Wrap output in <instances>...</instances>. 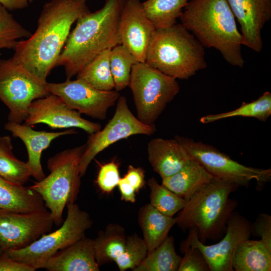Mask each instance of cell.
<instances>
[{
	"label": "cell",
	"mask_w": 271,
	"mask_h": 271,
	"mask_svg": "<svg viewBox=\"0 0 271 271\" xmlns=\"http://www.w3.org/2000/svg\"><path fill=\"white\" fill-rule=\"evenodd\" d=\"M87 0H50L43 5L33 34L19 41L12 57L41 80L56 66L72 25L91 12Z\"/></svg>",
	"instance_id": "6da1fadb"
},
{
	"label": "cell",
	"mask_w": 271,
	"mask_h": 271,
	"mask_svg": "<svg viewBox=\"0 0 271 271\" xmlns=\"http://www.w3.org/2000/svg\"><path fill=\"white\" fill-rule=\"evenodd\" d=\"M126 0H105L100 10L77 21L57 62L67 79L76 75L103 51L121 44L119 22Z\"/></svg>",
	"instance_id": "7a4b0ae2"
},
{
	"label": "cell",
	"mask_w": 271,
	"mask_h": 271,
	"mask_svg": "<svg viewBox=\"0 0 271 271\" xmlns=\"http://www.w3.org/2000/svg\"><path fill=\"white\" fill-rule=\"evenodd\" d=\"M179 18L204 47L217 50L233 66H243V37L227 0H190Z\"/></svg>",
	"instance_id": "3957f363"
},
{
	"label": "cell",
	"mask_w": 271,
	"mask_h": 271,
	"mask_svg": "<svg viewBox=\"0 0 271 271\" xmlns=\"http://www.w3.org/2000/svg\"><path fill=\"white\" fill-rule=\"evenodd\" d=\"M238 187L232 182L214 177L186 201L176 217V224L184 231L195 228L203 243L220 239L237 206L229 196Z\"/></svg>",
	"instance_id": "277c9868"
},
{
	"label": "cell",
	"mask_w": 271,
	"mask_h": 271,
	"mask_svg": "<svg viewBox=\"0 0 271 271\" xmlns=\"http://www.w3.org/2000/svg\"><path fill=\"white\" fill-rule=\"evenodd\" d=\"M145 63L180 79H188L207 67L204 47L181 24L156 29Z\"/></svg>",
	"instance_id": "5b68a950"
},
{
	"label": "cell",
	"mask_w": 271,
	"mask_h": 271,
	"mask_svg": "<svg viewBox=\"0 0 271 271\" xmlns=\"http://www.w3.org/2000/svg\"><path fill=\"white\" fill-rule=\"evenodd\" d=\"M85 145L60 152L47 161V176L30 186L42 198L54 224L61 225L68 204L75 203L80 186L79 163Z\"/></svg>",
	"instance_id": "8992f818"
},
{
	"label": "cell",
	"mask_w": 271,
	"mask_h": 271,
	"mask_svg": "<svg viewBox=\"0 0 271 271\" xmlns=\"http://www.w3.org/2000/svg\"><path fill=\"white\" fill-rule=\"evenodd\" d=\"M66 207V218L58 229L42 235L25 247L5 250V254L36 270L44 268L52 256L85 237L86 231L92 225L88 213L81 210L77 204L69 203Z\"/></svg>",
	"instance_id": "52a82bcc"
},
{
	"label": "cell",
	"mask_w": 271,
	"mask_h": 271,
	"mask_svg": "<svg viewBox=\"0 0 271 271\" xmlns=\"http://www.w3.org/2000/svg\"><path fill=\"white\" fill-rule=\"evenodd\" d=\"M137 110V117L146 124L155 121L180 91L176 79L145 62L132 67L129 83Z\"/></svg>",
	"instance_id": "ba28073f"
},
{
	"label": "cell",
	"mask_w": 271,
	"mask_h": 271,
	"mask_svg": "<svg viewBox=\"0 0 271 271\" xmlns=\"http://www.w3.org/2000/svg\"><path fill=\"white\" fill-rule=\"evenodd\" d=\"M47 82L12 58L0 59V99L9 110V121H25L31 103L50 93Z\"/></svg>",
	"instance_id": "9c48e42d"
},
{
	"label": "cell",
	"mask_w": 271,
	"mask_h": 271,
	"mask_svg": "<svg viewBox=\"0 0 271 271\" xmlns=\"http://www.w3.org/2000/svg\"><path fill=\"white\" fill-rule=\"evenodd\" d=\"M176 139L192 158L213 177L232 182L239 187H247L252 180L259 185L271 180V169L247 167L234 161L216 148L202 142L176 136Z\"/></svg>",
	"instance_id": "30bf717a"
},
{
	"label": "cell",
	"mask_w": 271,
	"mask_h": 271,
	"mask_svg": "<svg viewBox=\"0 0 271 271\" xmlns=\"http://www.w3.org/2000/svg\"><path fill=\"white\" fill-rule=\"evenodd\" d=\"M156 131L155 124L141 121L130 110L125 96H120L115 112L103 129L90 134L81 157L79 169L81 177L86 173L93 159L110 145L136 134L150 136Z\"/></svg>",
	"instance_id": "8fae6325"
},
{
	"label": "cell",
	"mask_w": 271,
	"mask_h": 271,
	"mask_svg": "<svg viewBox=\"0 0 271 271\" xmlns=\"http://www.w3.org/2000/svg\"><path fill=\"white\" fill-rule=\"evenodd\" d=\"M251 224L239 212L233 211L227 221L225 236L217 243L210 245L203 243L198 238L196 229L192 228L182 244L197 248L206 259L210 271H233L234 252L240 242L249 239Z\"/></svg>",
	"instance_id": "7c38bea8"
},
{
	"label": "cell",
	"mask_w": 271,
	"mask_h": 271,
	"mask_svg": "<svg viewBox=\"0 0 271 271\" xmlns=\"http://www.w3.org/2000/svg\"><path fill=\"white\" fill-rule=\"evenodd\" d=\"M46 87L50 93L60 97L71 109L100 120L105 119L108 109L120 96L114 89L99 90L78 78L61 83L47 82Z\"/></svg>",
	"instance_id": "4fadbf2b"
},
{
	"label": "cell",
	"mask_w": 271,
	"mask_h": 271,
	"mask_svg": "<svg viewBox=\"0 0 271 271\" xmlns=\"http://www.w3.org/2000/svg\"><path fill=\"white\" fill-rule=\"evenodd\" d=\"M50 212L18 213L0 210V247L5 251L25 247L51 231Z\"/></svg>",
	"instance_id": "5bb4252c"
},
{
	"label": "cell",
	"mask_w": 271,
	"mask_h": 271,
	"mask_svg": "<svg viewBox=\"0 0 271 271\" xmlns=\"http://www.w3.org/2000/svg\"><path fill=\"white\" fill-rule=\"evenodd\" d=\"M38 123L47 124L52 128H79L89 134L101 128L99 123L82 118L79 112L52 93L34 100L29 107L24 124L31 126Z\"/></svg>",
	"instance_id": "9a60e30c"
},
{
	"label": "cell",
	"mask_w": 271,
	"mask_h": 271,
	"mask_svg": "<svg viewBox=\"0 0 271 271\" xmlns=\"http://www.w3.org/2000/svg\"><path fill=\"white\" fill-rule=\"evenodd\" d=\"M156 29L140 0H126L119 22L121 44L138 62H145L147 50Z\"/></svg>",
	"instance_id": "2e32d148"
},
{
	"label": "cell",
	"mask_w": 271,
	"mask_h": 271,
	"mask_svg": "<svg viewBox=\"0 0 271 271\" xmlns=\"http://www.w3.org/2000/svg\"><path fill=\"white\" fill-rule=\"evenodd\" d=\"M240 26L243 45L256 52L262 48L261 30L271 19V0H227Z\"/></svg>",
	"instance_id": "e0dca14e"
},
{
	"label": "cell",
	"mask_w": 271,
	"mask_h": 271,
	"mask_svg": "<svg viewBox=\"0 0 271 271\" xmlns=\"http://www.w3.org/2000/svg\"><path fill=\"white\" fill-rule=\"evenodd\" d=\"M5 128L10 131L13 137L20 139L24 143L28 155L27 164L30 169L31 177L37 181L45 177L41 163L43 151L47 149L55 139L76 132L73 129L59 132L36 131L30 125L10 121L6 123Z\"/></svg>",
	"instance_id": "ac0fdd59"
},
{
	"label": "cell",
	"mask_w": 271,
	"mask_h": 271,
	"mask_svg": "<svg viewBox=\"0 0 271 271\" xmlns=\"http://www.w3.org/2000/svg\"><path fill=\"white\" fill-rule=\"evenodd\" d=\"M148 158L154 171L162 179L179 172L192 159L175 138H155L148 144Z\"/></svg>",
	"instance_id": "d6986e66"
},
{
	"label": "cell",
	"mask_w": 271,
	"mask_h": 271,
	"mask_svg": "<svg viewBox=\"0 0 271 271\" xmlns=\"http://www.w3.org/2000/svg\"><path fill=\"white\" fill-rule=\"evenodd\" d=\"M49 271H98L94 240L85 236L55 253L46 263Z\"/></svg>",
	"instance_id": "ffe728a7"
},
{
	"label": "cell",
	"mask_w": 271,
	"mask_h": 271,
	"mask_svg": "<svg viewBox=\"0 0 271 271\" xmlns=\"http://www.w3.org/2000/svg\"><path fill=\"white\" fill-rule=\"evenodd\" d=\"M0 210L18 213L48 211L42 198L36 191L1 177Z\"/></svg>",
	"instance_id": "44dd1931"
},
{
	"label": "cell",
	"mask_w": 271,
	"mask_h": 271,
	"mask_svg": "<svg viewBox=\"0 0 271 271\" xmlns=\"http://www.w3.org/2000/svg\"><path fill=\"white\" fill-rule=\"evenodd\" d=\"M214 177L192 159L175 174L162 179V184L178 196L188 200Z\"/></svg>",
	"instance_id": "7402d4cb"
},
{
	"label": "cell",
	"mask_w": 271,
	"mask_h": 271,
	"mask_svg": "<svg viewBox=\"0 0 271 271\" xmlns=\"http://www.w3.org/2000/svg\"><path fill=\"white\" fill-rule=\"evenodd\" d=\"M176 222V217L165 215L150 203L140 208L138 212V223L142 231L148 253L163 242Z\"/></svg>",
	"instance_id": "603a6c76"
},
{
	"label": "cell",
	"mask_w": 271,
	"mask_h": 271,
	"mask_svg": "<svg viewBox=\"0 0 271 271\" xmlns=\"http://www.w3.org/2000/svg\"><path fill=\"white\" fill-rule=\"evenodd\" d=\"M232 264L235 271H270L271 250L260 240H244L236 247Z\"/></svg>",
	"instance_id": "cb8c5ba5"
},
{
	"label": "cell",
	"mask_w": 271,
	"mask_h": 271,
	"mask_svg": "<svg viewBox=\"0 0 271 271\" xmlns=\"http://www.w3.org/2000/svg\"><path fill=\"white\" fill-rule=\"evenodd\" d=\"M126 239L124 228L117 224H109L104 231L99 232L94 240L95 258L98 265L114 261L123 252Z\"/></svg>",
	"instance_id": "d4e9b609"
},
{
	"label": "cell",
	"mask_w": 271,
	"mask_h": 271,
	"mask_svg": "<svg viewBox=\"0 0 271 271\" xmlns=\"http://www.w3.org/2000/svg\"><path fill=\"white\" fill-rule=\"evenodd\" d=\"M182 258L175 251L173 237L168 236L132 270L178 271Z\"/></svg>",
	"instance_id": "484cf974"
},
{
	"label": "cell",
	"mask_w": 271,
	"mask_h": 271,
	"mask_svg": "<svg viewBox=\"0 0 271 271\" xmlns=\"http://www.w3.org/2000/svg\"><path fill=\"white\" fill-rule=\"evenodd\" d=\"M111 49H106L96 56L76 75L77 78L99 90H113L114 84L110 67Z\"/></svg>",
	"instance_id": "4316f807"
},
{
	"label": "cell",
	"mask_w": 271,
	"mask_h": 271,
	"mask_svg": "<svg viewBox=\"0 0 271 271\" xmlns=\"http://www.w3.org/2000/svg\"><path fill=\"white\" fill-rule=\"evenodd\" d=\"M9 136L0 137V177L18 185H24L31 177L26 163L17 159L12 152Z\"/></svg>",
	"instance_id": "83f0119b"
},
{
	"label": "cell",
	"mask_w": 271,
	"mask_h": 271,
	"mask_svg": "<svg viewBox=\"0 0 271 271\" xmlns=\"http://www.w3.org/2000/svg\"><path fill=\"white\" fill-rule=\"evenodd\" d=\"M190 0H147L142 3L144 10L156 29L177 24L183 9Z\"/></svg>",
	"instance_id": "f1b7e54d"
},
{
	"label": "cell",
	"mask_w": 271,
	"mask_h": 271,
	"mask_svg": "<svg viewBox=\"0 0 271 271\" xmlns=\"http://www.w3.org/2000/svg\"><path fill=\"white\" fill-rule=\"evenodd\" d=\"M271 115V93L266 91L257 99L250 102H243L238 108L226 112L208 114L201 117L202 123H211L225 118L243 116L253 117L265 121Z\"/></svg>",
	"instance_id": "f546056e"
},
{
	"label": "cell",
	"mask_w": 271,
	"mask_h": 271,
	"mask_svg": "<svg viewBox=\"0 0 271 271\" xmlns=\"http://www.w3.org/2000/svg\"><path fill=\"white\" fill-rule=\"evenodd\" d=\"M137 62V59L122 45L111 49L110 67L115 90L119 92L128 86L132 67Z\"/></svg>",
	"instance_id": "4dcf8cb0"
},
{
	"label": "cell",
	"mask_w": 271,
	"mask_h": 271,
	"mask_svg": "<svg viewBox=\"0 0 271 271\" xmlns=\"http://www.w3.org/2000/svg\"><path fill=\"white\" fill-rule=\"evenodd\" d=\"M148 185L150 190V203L165 215L173 217L185 206L187 201L184 198L160 185L155 178L148 180Z\"/></svg>",
	"instance_id": "1f68e13d"
},
{
	"label": "cell",
	"mask_w": 271,
	"mask_h": 271,
	"mask_svg": "<svg viewBox=\"0 0 271 271\" xmlns=\"http://www.w3.org/2000/svg\"><path fill=\"white\" fill-rule=\"evenodd\" d=\"M32 33L25 29L0 4V49H15L21 38H28Z\"/></svg>",
	"instance_id": "d6a6232c"
},
{
	"label": "cell",
	"mask_w": 271,
	"mask_h": 271,
	"mask_svg": "<svg viewBox=\"0 0 271 271\" xmlns=\"http://www.w3.org/2000/svg\"><path fill=\"white\" fill-rule=\"evenodd\" d=\"M148 253L145 241L136 233L126 237L124 250L114 261L120 271L133 270L145 258Z\"/></svg>",
	"instance_id": "836d02e7"
},
{
	"label": "cell",
	"mask_w": 271,
	"mask_h": 271,
	"mask_svg": "<svg viewBox=\"0 0 271 271\" xmlns=\"http://www.w3.org/2000/svg\"><path fill=\"white\" fill-rule=\"evenodd\" d=\"M181 250L184 252V256L178 271H210L206 259L197 248L182 243Z\"/></svg>",
	"instance_id": "e575fe53"
},
{
	"label": "cell",
	"mask_w": 271,
	"mask_h": 271,
	"mask_svg": "<svg viewBox=\"0 0 271 271\" xmlns=\"http://www.w3.org/2000/svg\"><path fill=\"white\" fill-rule=\"evenodd\" d=\"M120 179L117 164L110 162L101 167L98 173L97 183L103 192L110 193L117 186Z\"/></svg>",
	"instance_id": "d590c367"
},
{
	"label": "cell",
	"mask_w": 271,
	"mask_h": 271,
	"mask_svg": "<svg viewBox=\"0 0 271 271\" xmlns=\"http://www.w3.org/2000/svg\"><path fill=\"white\" fill-rule=\"evenodd\" d=\"M251 234L260 238V240L271 250V216L260 213L251 224Z\"/></svg>",
	"instance_id": "8d00e7d4"
},
{
	"label": "cell",
	"mask_w": 271,
	"mask_h": 271,
	"mask_svg": "<svg viewBox=\"0 0 271 271\" xmlns=\"http://www.w3.org/2000/svg\"><path fill=\"white\" fill-rule=\"evenodd\" d=\"M124 177L133 187L136 192H138L145 185V171L141 167L129 165Z\"/></svg>",
	"instance_id": "74e56055"
},
{
	"label": "cell",
	"mask_w": 271,
	"mask_h": 271,
	"mask_svg": "<svg viewBox=\"0 0 271 271\" xmlns=\"http://www.w3.org/2000/svg\"><path fill=\"white\" fill-rule=\"evenodd\" d=\"M31 266L15 259L4 253L0 256V271H35Z\"/></svg>",
	"instance_id": "f35d334b"
},
{
	"label": "cell",
	"mask_w": 271,
	"mask_h": 271,
	"mask_svg": "<svg viewBox=\"0 0 271 271\" xmlns=\"http://www.w3.org/2000/svg\"><path fill=\"white\" fill-rule=\"evenodd\" d=\"M117 186L121 194L122 200L131 203L135 202L136 191L124 177L120 178Z\"/></svg>",
	"instance_id": "ab89813d"
},
{
	"label": "cell",
	"mask_w": 271,
	"mask_h": 271,
	"mask_svg": "<svg viewBox=\"0 0 271 271\" xmlns=\"http://www.w3.org/2000/svg\"><path fill=\"white\" fill-rule=\"evenodd\" d=\"M34 0H0V4L8 11H13L28 7Z\"/></svg>",
	"instance_id": "60d3db41"
},
{
	"label": "cell",
	"mask_w": 271,
	"mask_h": 271,
	"mask_svg": "<svg viewBox=\"0 0 271 271\" xmlns=\"http://www.w3.org/2000/svg\"><path fill=\"white\" fill-rule=\"evenodd\" d=\"M4 252V250L0 247V256L2 255Z\"/></svg>",
	"instance_id": "b9f144b4"
}]
</instances>
